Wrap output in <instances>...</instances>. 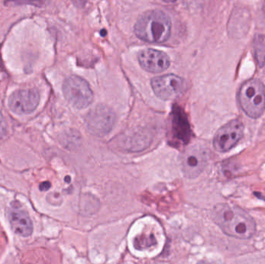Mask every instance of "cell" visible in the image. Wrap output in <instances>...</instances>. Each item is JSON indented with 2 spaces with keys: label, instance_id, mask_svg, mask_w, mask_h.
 Instances as JSON below:
<instances>
[{
  "label": "cell",
  "instance_id": "9",
  "mask_svg": "<svg viewBox=\"0 0 265 264\" xmlns=\"http://www.w3.org/2000/svg\"><path fill=\"white\" fill-rule=\"evenodd\" d=\"M40 93L36 89H23L14 92L9 99V106L17 114H27L38 106Z\"/></svg>",
  "mask_w": 265,
  "mask_h": 264
},
{
  "label": "cell",
  "instance_id": "5",
  "mask_svg": "<svg viewBox=\"0 0 265 264\" xmlns=\"http://www.w3.org/2000/svg\"><path fill=\"white\" fill-rule=\"evenodd\" d=\"M151 84L156 96L164 100L176 99L186 90L185 80L173 74L154 77Z\"/></svg>",
  "mask_w": 265,
  "mask_h": 264
},
{
  "label": "cell",
  "instance_id": "4",
  "mask_svg": "<svg viewBox=\"0 0 265 264\" xmlns=\"http://www.w3.org/2000/svg\"><path fill=\"white\" fill-rule=\"evenodd\" d=\"M63 93L68 103L79 109L88 107L94 97L89 83L77 75H71L65 80Z\"/></svg>",
  "mask_w": 265,
  "mask_h": 264
},
{
  "label": "cell",
  "instance_id": "2",
  "mask_svg": "<svg viewBox=\"0 0 265 264\" xmlns=\"http://www.w3.org/2000/svg\"><path fill=\"white\" fill-rule=\"evenodd\" d=\"M171 21L162 10H151L140 16L135 26L137 36L144 41L162 43L171 35Z\"/></svg>",
  "mask_w": 265,
  "mask_h": 264
},
{
  "label": "cell",
  "instance_id": "6",
  "mask_svg": "<svg viewBox=\"0 0 265 264\" xmlns=\"http://www.w3.org/2000/svg\"><path fill=\"white\" fill-rule=\"evenodd\" d=\"M244 124L239 119H234L224 125L215 134L213 147L219 152H227L237 145L244 135Z\"/></svg>",
  "mask_w": 265,
  "mask_h": 264
},
{
  "label": "cell",
  "instance_id": "12",
  "mask_svg": "<svg viewBox=\"0 0 265 264\" xmlns=\"http://www.w3.org/2000/svg\"><path fill=\"white\" fill-rule=\"evenodd\" d=\"M253 46L256 61L259 67L263 68L265 64V35H256L253 42Z\"/></svg>",
  "mask_w": 265,
  "mask_h": 264
},
{
  "label": "cell",
  "instance_id": "14",
  "mask_svg": "<svg viewBox=\"0 0 265 264\" xmlns=\"http://www.w3.org/2000/svg\"><path fill=\"white\" fill-rule=\"evenodd\" d=\"M49 187H50V184L48 182H45V183L42 184L40 188H41V190H47Z\"/></svg>",
  "mask_w": 265,
  "mask_h": 264
},
{
  "label": "cell",
  "instance_id": "1",
  "mask_svg": "<svg viewBox=\"0 0 265 264\" xmlns=\"http://www.w3.org/2000/svg\"><path fill=\"white\" fill-rule=\"evenodd\" d=\"M212 217L224 233L237 239L247 240L254 236V219L242 208L228 204H218L212 210Z\"/></svg>",
  "mask_w": 265,
  "mask_h": 264
},
{
  "label": "cell",
  "instance_id": "15",
  "mask_svg": "<svg viewBox=\"0 0 265 264\" xmlns=\"http://www.w3.org/2000/svg\"><path fill=\"white\" fill-rule=\"evenodd\" d=\"M254 195H255V196L257 197L259 199L263 200V201H264L265 202V196L263 197L261 193H259V192H254Z\"/></svg>",
  "mask_w": 265,
  "mask_h": 264
},
{
  "label": "cell",
  "instance_id": "3",
  "mask_svg": "<svg viewBox=\"0 0 265 264\" xmlns=\"http://www.w3.org/2000/svg\"><path fill=\"white\" fill-rule=\"evenodd\" d=\"M238 100L241 109L253 119L260 117L265 109V87L261 81L251 79L240 87Z\"/></svg>",
  "mask_w": 265,
  "mask_h": 264
},
{
  "label": "cell",
  "instance_id": "11",
  "mask_svg": "<svg viewBox=\"0 0 265 264\" xmlns=\"http://www.w3.org/2000/svg\"><path fill=\"white\" fill-rule=\"evenodd\" d=\"M12 230L16 234L23 237L30 236L33 232V224L27 213L22 210H10L8 215Z\"/></svg>",
  "mask_w": 265,
  "mask_h": 264
},
{
  "label": "cell",
  "instance_id": "13",
  "mask_svg": "<svg viewBox=\"0 0 265 264\" xmlns=\"http://www.w3.org/2000/svg\"><path fill=\"white\" fill-rule=\"evenodd\" d=\"M7 132V122L2 112H0V140L5 136Z\"/></svg>",
  "mask_w": 265,
  "mask_h": 264
},
{
  "label": "cell",
  "instance_id": "8",
  "mask_svg": "<svg viewBox=\"0 0 265 264\" xmlns=\"http://www.w3.org/2000/svg\"><path fill=\"white\" fill-rule=\"evenodd\" d=\"M208 154L206 149L192 147L186 150L181 157V166L186 177L193 179L199 176L206 167Z\"/></svg>",
  "mask_w": 265,
  "mask_h": 264
},
{
  "label": "cell",
  "instance_id": "16",
  "mask_svg": "<svg viewBox=\"0 0 265 264\" xmlns=\"http://www.w3.org/2000/svg\"><path fill=\"white\" fill-rule=\"evenodd\" d=\"M198 264H214L212 262H207V261H202V262H199Z\"/></svg>",
  "mask_w": 265,
  "mask_h": 264
},
{
  "label": "cell",
  "instance_id": "7",
  "mask_svg": "<svg viewBox=\"0 0 265 264\" xmlns=\"http://www.w3.org/2000/svg\"><path fill=\"white\" fill-rule=\"evenodd\" d=\"M85 121L92 134L103 136L110 132L114 125V112L107 106L100 105L89 112Z\"/></svg>",
  "mask_w": 265,
  "mask_h": 264
},
{
  "label": "cell",
  "instance_id": "10",
  "mask_svg": "<svg viewBox=\"0 0 265 264\" xmlns=\"http://www.w3.org/2000/svg\"><path fill=\"white\" fill-rule=\"evenodd\" d=\"M140 65L151 73H161L170 66V58L167 54L159 50L147 48L138 54Z\"/></svg>",
  "mask_w": 265,
  "mask_h": 264
}]
</instances>
